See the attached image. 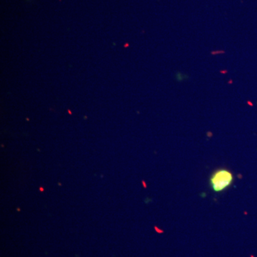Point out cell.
I'll list each match as a JSON object with an SVG mask.
<instances>
[{"mask_svg":"<svg viewBox=\"0 0 257 257\" xmlns=\"http://www.w3.org/2000/svg\"><path fill=\"white\" fill-rule=\"evenodd\" d=\"M232 173L230 171L221 169L214 172L210 179L211 188L216 192H220L232 184Z\"/></svg>","mask_w":257,"mask_h":257,"instance_id":"cell-1","label":"cell"}]
</instances>
